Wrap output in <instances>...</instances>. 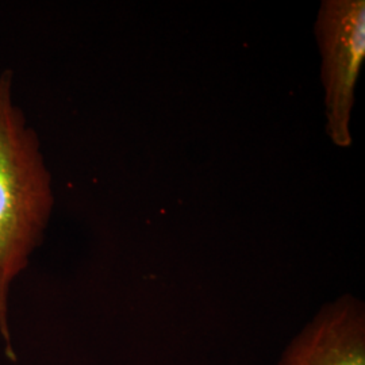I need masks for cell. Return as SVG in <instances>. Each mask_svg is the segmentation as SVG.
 <instances>
[{
    "label": "cell",
    "mask_w": 365,
    "mask_h": 365,
    "mask_svg": "<svg viewBox=\"0 0 365 365\" xmlns=\"http://www.w3.org/2000/svg\"><path fill=\"white\" fill-rule=\"evenodd\" d=\"M53 207L52 175L7 69L0 75V336L11 359V289L42 244Z\"/></svg>",
    "instance_id": "obj_1"
},
{
    "label": "cell",
    "mask_w": 365,
    "mask_h": 365,
    "mask_svg": "<svg viewBox=\"0 0 365 365\" xmlns=\"http://www.w3.org/2000/svg\"><path fill=\"white\" fill-rule=\"evenodd\" d=\"M330 134L348 145L353 88L365 56L364 1H330L319 18Z\"/></svg>",
    "instance_id": "obj_2"
},
{
    "label": "cell",
    "mask_w": 365,
    "mask_h": 365,
    "mask_svg": "<svg viewBox=\"0 0 365 365\" xmlns=\"http://www.w3.org/2000/svg\"><path fill=\"white\" fill-rule=\"evenodd\" d=\"M277 365H365V314L345 298L321 310Z\"/></svg>",
    "instance_id": "obj_3"
}]
</instances>
